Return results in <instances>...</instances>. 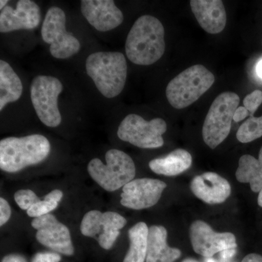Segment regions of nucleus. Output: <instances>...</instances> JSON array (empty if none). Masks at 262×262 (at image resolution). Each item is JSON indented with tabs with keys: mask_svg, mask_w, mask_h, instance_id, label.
<instances>
[{
	"mask_svg": "<svg viewBox=\"0 0 262 262\" xmlns=\"http://www.w3.org/2000/svg\"><path fill=\"white\" fill-rule=\"evenodd\" d=\"M262 103V91L256 90L247 95L244 100V107L249 112L250 116L253 117L258 106Z\"/></svg>",
	"mask_w": 262,
	"mask_h": 262,
	"instance_id": "a878e982",
	"label": "nucleus"
},
{
	"mask_svg": "<svg viewBox=\"0 0 262 262\" xmlns=\"http://www.w3.org/2000/svg\"><path fill=\"white\" fill-rule=\"evenodd\" d=\"M2 262H27L24 256L19 254H9L5 256Z\"/></svg>",
	"mask_w": 262,
	"mask_h": 262,
	"instance_id": "c756f323",
	"label": "nucleus"
},
{
	"mask_svg": "<svg viewBox=\"0 0 262 262\" xmlns=\"http://www.w3.org/2000/svg\"><path fill=\"white\" fill-rule=\"evenodd\" d=\"M63 192L59 189H54L44 196L42 201H38L27 211V215L32 218L42 216L56 209L63 198Z\"/></svg>",
	"mask_w": 262,
	"mask_h": 262,
	"instance_id": "5701e85b",
	"label": "nucleus"
},
{
	"mask_svg": "<svg viewBox=\"0 0 262 262\" xmlns=\"http://www.w3.org/2000/svg\"><path fill=\"white\" fill-rule=\"evenodd\" d=\"M193 194L210 205L221 204L231 194V186L227 179L213 172L196 176L190 184Z\"/></svg>",
	"mask_w": 262,
	"mask_h": 262,
	"instance_id": "dca6fc26",
	"label": "nucleus"
},
{
	"mask_svg": "<svg viewBox=\"0 0 262 262\" xmlns=\"http://www.w3.org/2000/svg\"><path fill=\"white\" fill-rule=\"evenodd\" d=\"M190 6L200 26L209 34L222 32L227 24V13L221 0H192Z\"/></svg>",
	"mask_w": 262,
	"mask_h": 262,
	"instance_id": "f3484780",
	"label": "nucleus"
},
{
	"mask_svg": "<svg viewBox=\"0 0 262 262\" xmlns=\"http://www.w3.org/2000/svg\"><path fill=\"white\" fill-rule=\"evenodd\" d=\"M206 262H220L215 261V259H213V258H206Z\"/></svg>",
	"mask_w": 262,
	"mask_h": 262,
	"instance_id": "c9c22d12",
	"label": "nucleus"
},
{
	"mask_svg": "<svg viewBox=\"0 0 262 262\" xmlns=\"http://www.w3.org/2000/svg\"><path fill=\"white\" fill-rule=\"evenodd\" d=\"M237 139L239 142L250 143L262 136V116L251 117L246 120L237 130Z\"/></svg>",
	"mask_w": 262,
	"mask_h": 262,
	"instance_id": "b1692460",
	"label": "nucleus"
},
{
	"mask_svg": "<svg viewBox=\"0 0 262 262\" xmlns=\"http://www.w3.org/2000/svg\"><path fill=\"white\" fill-rule=\"evenodd\" d=\"M258 193H259V194H258V206L261 207L262 208V189L260 191V192Z\"/></svg>",
	"mask_w": 262,
	"mask_h": 262,
	"instance_id": "72a5a7b5",
	"label": "nucleus"
},
{
	"mask_svg": "<svg viewBox=\"0 0 262 262\" xmlns=\"http://www.w3.org/2000/svg\"><path fill=\"white\" fill-rule=\"evenodd\" d=\"M8 3V0H1L0 1V10H3L5 8V5Z\"/></svg>",
	"mask_w": 262,
	"mask_h": 262,
	"instance_id": "473e14b6",
	"label": "nucleus"
},
{
	"mask_svg": "<svg viewBox=\"0 0 262 262\" xmlns=\"http://www.w3.org/2000/svg\"><path fill=\"white\" fill-rule=\"evenodd\" d=\"M11 215V208L6 200L0 198V226H3L9 221Z\"/></svg>",
	"mask_w": 262,
	"mask_h": 262,
	"instance_id": "cd10ccee",
	"label": "nucleus"
},
{
	"mask_svg": "<svg viewBox=\"0 0 262 262\" xmlns=\"http://www.w3.org/2000/svg\"><path fill=\"white\" fill-rule=\"evenodd\" d=\"M63 91L61 81L51 76L39 75L31 84V100L37 117L46 126L55 127L61 122L58 98Z\"/></svg>",
	"mask_w": 262,
	"mask_h": 262,
	"instance_id": "6e6552de",
	"label": "nucleus"
},
{
	"mask_svg": "<svg viewBox=\"0 0 262 262\" xmlns=\"http://www.w3.org/2000/svg\"><path fill=\"white\" fill-rule=\"evenodd\" d=\"M241 262H262V256L257 253H250Z\"/></svg>",
	"mask_w": 262,
	"mask_h": 262,
	"instance_id": "7c9ffc66",
	"label": "nucleus"
},
{
	"mask_svg": "<svg viewBox=\"0 0 262 262\" xmlns=\"http://www.w3.org/2000/svg\"><path fill=\"white\" fill-rule=\"evenodd\" d=\"M236 179L241 183L250 184L253 192H259L262 189V146L258 159L249 155H243L239 160Z\"/></svg>",
	"mask_w": 262,
	"mask_h": 262,
	"instance_id": "412c9836",
	"label": "nucleus"
},
{
	"mask_svg": "<svg viewBox=\"0 0 262 262\" xmlns=\"http://www.w3.org/2000/svg\"><path fill=\"white\" fill-rule=\"evenodd\" d=\"M88 75L104 97L113 98L121 94L127 78V62L120 52H96L85 62Z\"/></svg>",
	"mask_w": 262,
	"mask_h": 262,
	"instance_id": "7ed1b4c3",
	"label": "nucleus"
},
{
	"mask_svg": "<svg viewBox=\"0 0 262 262\" xmlns=\"http://www.w3.org/2000/svg\"><path fill=\"white\" fill-rule=\"evenodd\" d=\"M50 152L51 144L44 136L5 138L0 141V168L8 173H16L42 163Z\"/></svg>",
	"mask_w": 262,
	"mask_h": 262,
	"instance_id": "f03ea898",
	"label": "nucleus"
},
{
	"mask_svg": "<svg viewBox=\"0 0 262 262\" xmlns=\"http://www.w3.org/2000/svg\"><path fill=\"white\" fill-rule=\"evenodd\" d=\"M192 155L187 150L177 149L164 158L151 160L150 169L154 173L166 177H174L184 173L192 165Z\"/></svg>",
	"mask_w": 262,
	"mask_h": 262,
	"instance_id": "6ab92c4d",
	"label": "nucleus"
},
{
	"mask_svg": "<svg viewBox=\"0 0 262 262\" xmlns=\"http://www.w3.org/2000/svg\"><path fill=\"white\" fill-rule=\"evenodd\" d=\"M166 187V183L158 179H134L122 187L120 203L134 210L151 208L158 203Z\"/></svg>",
	"mask_w": 262,
	"mask_h": 262,
	"instance_id": "ddd939ff",
	"label": "nucleus"
},
{
	"mask_svg": "<svg viewBox=\"0 0 262 262\" xmlns=\"http://www.w3.org/2000/svg\"><path fill=\"white\" fill-rule=\"evenodd\" d=\"M214 81V75L204 66H192L169 82L167 99L173 108L187 107L211 89Z\"/></svg>",
	"mask_w": 262,
	"mask_h": 262,
	"instance_id": "20e7f679",
	"label": "nucleus"
},
{
	"mask_svg": "<svg viewBox=\"0 0 262 262\" xmlns=\"http://www.w3.org/2000/svg\"><path fill=\"white\" fill-rule=\"evenodd\" d=\"M182 262H199L196 261V260L194 259V258H188L184 259Z\"/></svg>",
	"mask_w": 262,
	"mask_h": 262,
	"instance_id": "f704fd0d",
	"label": "nucleus"
},
{
	"mask_svg": "<svg viewBox=\"0 0 262 262\" xmlns=\"http://www.w3.org/2000/svg\"><path fill=\"white\" fill-rule=\"evenodd\" d=\"M149 228L144 222H139L128 231L130 248L123 262H144L147 254Z\"/></svg>",
	"mask_w": 262,
	"mask_h": 262,
	"instance_id": "4be33fe9",
	"label": "nucleus"
},
{
	"mask_svg": "<svg viewBox=\"0 0 262 262\" xmlns=\"http://www.w3.org/2000/svg\"><path fill=\"white\" fill-rule=\"evenodd\" d=\"M23 92L21 81L9 63L0 61V111L8 103L18 101Z\"/></svg>",
	"mask_w": 262,
	"mask_h": 262,
	"instance_id": "aec40b11",
	"label": "nucleus"
},
{
	"mask_svg": "<svg viewBox=\"0 0 262 262\" xmlns=\"http://www.w3.org/2000/svg\"><path fill=\"white\" fill-rule=\"evenodd\" d=\"M61 260L59 253L44 251L36 253L32 258V262H60Z\"/></svg>",
	"mask_w": 262,
	"mask_h": 262,
	"instance_id": "bb28decb",
	"label": "nucleus"
},
{
	"mask_svg": "<svg viewBox=\"0 0 262 262\" xmlns=\"http://www.w3.org/2000/svg\"><path fill=\"white\" fill-rule=\"evenodd\" d=\"M166 130L167 124L163 119L146 121L140 115L130 114L119 125L117 136L120 140L137 147L156 149L163 146V135Z\"/></svg>",
	"mask_w": 262,
	"mask_h": 262,
	"instance_id": "0eeeda50",
	"label": "nucleus"
},
{
	"mask_svg": "<svg viewBox=\"0 0 262 262\" xmlns=\"http://www.w3.org/2000/svg\"><path fill=\"white\" fill-rule=\"evenodd\" d=\"M15 201L20 209L28 211L29 208L40 201L37 194L30 189H20L14 194Z\"/></svg>",
	"mask_w": 262,
	"mask_h": 262,
	"instance_id": "393cba45",
	"label": "nucleus"
},
{
	"mask_svg": "<svg viewBox=\"0 0 262 262\" xmlns=\"http://www.w3.org/2000/svg\"><path fill=\"white\" fill-rule=\"evenodd\" d=\"M165 50V29L160 20L150 15L138 18L125 42L127 58L135 64L151 65L159 61Z\"/></svg>",
	"mask_w": 262,
	"mask_h": 262,
	"instance_id": "f257e3e1",
	"label": "nucleus"
},
{
	"mask_svg": "<svg viewBox=\"0 0 262 262\" xmlns=\"http://www.w3.org/2000/svg\"><path fill=\"white\" fill-rule=\"evenodd\" d=\"M41 20L40 9L34 2L20 0L16 8L5 7L0 14V32L37 28Z\"/></svg>",
	"mask_w": 262,
	"mask_h": 262,
	"instance_id": "2eb2a0df",
	"label": "nucleus"
},
{
	"mask_svg": "<svg viewBox=\"0 0 262 262\" xmlns=\"http://www.w3.org/2000/svg\"><path fill=\"white\" fill-rule=\"evenodd\" d=\"M80 3L82 15L99 32L113 30L123 22V14L113 0H82Z\"/></svg>",
	"mask_w": 262,
	"mask_h": 262,
	"instance_id": "4468645a",
	"label": "nucleus"
},
{
	"mask_svg": "<svg viewBox=\"0 0 262 262\" xmlns=\"http://www.w3.org/2000/svg\"><path fill=\"white\" fill-rule=\"evenodd\" d=\"M41 33L43 41L51 45L50 52L54 58L66 59L80 51V43L72 33L66 30L65 13L58 7L48 10Z\"/></svg>",
	"mask_w": 262,
	"mask_h": 262,
	"instance_id": "1a4fd4ad",
	"label": "nucleus"
},
{
	"mask_svg": "<svg viewBox=\"0 0 262 262\" xmlns=\"http://www.w3.org/2000/svg\"><path fill=\"white\" fill-rule=\"evenodd\" d=\"M248 115H250V114L247 108H245L244 106H239V107L236 110L235 113H234L233 120L234 122H237L242 121V120L246 119Z\"/></svg>",
	"mask_w": 262,
	"mask_h": 262,
	"instance_id": "c85d7f7f",
	"label": "nucleus"
},
{
	"mask_svg": "<svg viewBox=\"0 0 262 262\" xmlns=\"http://www.w3.org/2000/svg\"><path fill=\"white\" fill-rule=\"evenodd\" d=\"M189 236L194 252L205 258L237 247L235 235L231 232H216L211 226L201 220L193 222Z\"/></svg>",
	"mask_w": 262,
	"mask_h": 262,
	"instance_id": "9b49d317",
	"label": "nucleus"
},
{
	"mask_svg": "<svg viewBox=\"0 0 262 262\" xmlns=\"http://www.w3.org/2000/svg\"><path fill=\"white\" fill-rule=\"evenodd\" d=\"M106 164L98 158L91 160L88 171L100 187L108 192H115L134 180L136 166L134 160L121 150L113 149L106 153Z\"/></svg>",
	"mask_w": 262,
	"mask_h": 262,
	"instance_id": "39448f33",
	"label": "nucleus"
},
{
	"mask_svg": "<svg viewBox=\"0 0 262 262\" xmlns=\"http://www.w3.org/2000/svg\"><path fill=\"white\" fill-rule=\"evenodd\" d=\"M32 226L37 229L36 238L42 246L65 256H72L75 253L70 229L55 215L48 213L34 219Z\"/></svg>",
	"mask_w": 262,
	"mask_h": 262,
	"instance_id": "f8f14e48",
	"label": "nucleus"
},
{
	"mask_svg": "<svg viewBox=\"0 0 262 262\" xmlns=\"http://www.w3.org/2000/svg\"><path fill=\"white\" fill-rule=\"evenodd\" d=\"M239 97L235 93L224 92L212 103L203 124L202 134L206 145L215 149L229 136Z\"/></svg>",
	"mask_w": 262,
	"mask_h": 262,
	"instance_id": "423d86ee",
	"label": "nucleus"
},
{
	"mask_svg": "<svg viewBox=\"0 0 262 262\" xmlns=\"http://www.w3.org/2000/svg\"><path fill=\"white\" fill-rule=\"evenodd\" d=\"M167 237L168 232L163 226L149 227L146 262H174L180 257V250L170 247Z\"/></svg>",
	"mask_w": 262,
	"mask_h": 262,
	"instance_id": "a211bd4d",
	"label": "nucleus"
},
{
	"mask_svg": "<svg viewBox=\"0 0 262 262\" xmlns=\"http://www.w3.org/2000/svg\"><path fill=\"white\" fill-rule=\"evenodd\" d=\"M125 217L116 212L91 211L84 215L80 225L81 233L97 239L98 244L105 250L113 248L120 229L126 225Z\"/></svg>",
	"mask_w": 262,
	"mask_h": 262,
	"instance_id": "9d476101",
	"label": "nucleus"
},
{
	"mask_svg": "<svg viewBox=\"0 0 262 262\" xmlns=\"http://www.w3.org/2000/svg\"><path fill=\"white\" fill-rule=\"evenodd\" d=\"M256 74L258 78L262 80V58L257 62L256 65Z\"/></svg>",
	"mask_w": 262,
	"mask_h": 262,
	"instance_id": "2f4dec72",
	"label": "nucleus"
}]
</instances>
